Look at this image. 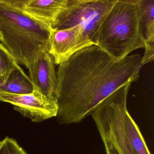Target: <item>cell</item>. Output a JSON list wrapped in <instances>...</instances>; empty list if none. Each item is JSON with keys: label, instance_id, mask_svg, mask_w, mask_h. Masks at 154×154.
Here are the masks:
<instances>
[{"label": "cell", "instance_id": "cell-1", "mask_svg": "<svg viewBox=\"0 0 154 154\" xmlns=\"http://www.w3.org/2000/svg\"><path fill=\"white\" fill-rule=\"evenodd\" d=\"M58 66L56 117L60 125H67L82 122L116 91L136 82L145 65L140 54L118 60L92 45Z\"/></svg>", "mask_w": 154, "mask_h": 154}, {"label": "cell", "instance_id": "cell-2", "mask_svg": "<svg viewBox=\"0 0 154 154\" xmlns=\"http://www.w3.org/2000/svg\"><path fill=\"white\" fill-rule=\"evenodd\" d=\"M51 29L24 11L0 4L1 43L27 69L42 51H49Z\"/></svg>", "mask_w": 154, "mask_h": 154}, {"label": "cell", "instance_id": "cell-3", "mask_svg": "<svg viewBox=\"0 0 154 154\" xmlns=\"http://www.w3.org/2000/svg\"><path fill=\"white\" fill-rule=\"evenodd\" d=\"M96 46L118 60L138 49H144L145 42L139 32L137 5L116 2L99 27Z\"/></svg>", "mask_w": 154, "mask_h": 154}, {"label": "cell", "instance_id": "cell-4", "mask_svg": "<svg viewBox=\"0 0 154 154\" xmlns=\"http://www.w3.org/2000/svg\"><path fill=\"white\" fill-rule=\"evenodd\" d=\"M126 85L101 102L91 114L106 154H135L126 132L125 116L128 110L130 90Z\"/></svg>", "mask_w": 154, "mask_h": 154}, {"label": "cell", "instance_id": "cell-5", "mask_svg": "<svg viewBox=\"0 0 154 154\" xmlns=\"http://www.w3.org/2000/svg\"><path fill=\"white\" fill-rule=\"evenodd\" d=\"M115 0H68L52 29L80 25L88 38L96 46L99 27L115 3Z\"/></svg>", "mask_w": 154, "mask_h": 154}, {"label": "cell", "instance_id": "cell-6", "mask_svg": "<svg viewBox=\"0 0 154 154\" xmlns=\"http://www.w3.org/2000/svg\"><path fill=\"white\" fill-rule=\"evenodd\" d=\"M0 101L13 105L14 110L35 123L56 117L58 113L57 101L51 100L35 89L28 94L0 92Z\"/></svg>", "mask_w": 154, "mask_h": 154}, {"label": "cell", "instance_id": "cell-7", "mask_svg": "<svg viewBox=\"0 0 154 154\" xmlns=\"http://www.w3.org/2000/svg\"><path fill=\"white\" fill-rule=\"evenodd\" d=\"M92 45H94L80 25L51 29L49 51L56 65H60L77 51Z\"/></svg>", "mask_w": 154, "mask_h": 154}, {"label": "cell", "instance_id": "cell-8", "mask_svg": "<svg viewBox=\"0 0 154 154\" xmlns=\"http://www.w3.org/2000/svg\"><path fill=\"white\" fill-rule=\"evenodd\" d=\"M55 65L49 51L45 50L39 54L28 69L33 89L51 100L57 101V77Z\"/></svg>", "mask_w": 154, "mask_h": 154}, {"label": "cell", "instance_id": "cell-9", "mask_svg": "<svg viewBox=\"0 0 154 154\" xmlns=\"http://www.w3.org/2000/svg\"><path fill=\"white\" fill-rule=\"evenodd\" d=\"M137 5L139 32L145 42L143 60L146 65L154 59V0H142Z\"/></svg>", "mask_w": 154, "mask_h": 154}, {"label": "cell", "instance_id": "cell-10", "mask_svg": "<svg viewBox=\"0 0 154 154\" xmlns=\"http://www.w3.org/2000/svg\"><path fill=\"white\" fill-rule=\"evenodd\" d=\"M68 0H32L24 11L30 16L52 28Z\"/></svg>", "mask_w": 154, "mask_h": 154}, {"label": "cell", "instance_id": "cell-11", "mask_svg": "<svg viewBox=\"0 0 154 154\" xmlns=\"http://www.w3.org/2000/svg\"><path fill=\"white\" fill-rule=\"evenodd\" d=\"M33 90V84L30 77L19 65L10 74L6 82L0 86V92L12 94H28Z\"/></svg>", "mask_w": 154, "mask_h": 154}, {"label": "cell", "instance_id": "cell-12", "mask_svg": "<svg viewBox=\"0 0 154 154\" xmlns=\"http://www.w3.org/2000/svg\"><path fill=\"white\" fill-rule=\"evenodd\" d=\"M127 135L135 154H151L138 125L128 110L125 116Z\"/></svg>", "mask_w": 154, "mask_h": 154}, {"label": "cell", "instance_id": "cell-13", "mask_svg": "<svg viewBox=\"0 0 154 154\" xmlns=\"http://www.w3.org/2000/svg\"><path fill=\"white\" fill-rule=\"evenodd\" d=\"M18 65L14 58L0 43V86L6 82L10 74Z\"/></svg>", "mask_w": 154, "mask_h": 154}, {"label": "cell", "instance_id": "cell-14", "mask_svg": "<svg viewBox=\"0 0 154 154\" xmlns=\"http://www.w3.org/2000/svg\"><path fill=\"white\" fill-rule=\"evenodd\" d=\"M2 141L0 154H27L14 139L7 137Z\"/></svg>", "mask_w": 154, "mask_h": 154}, {"label": "cell", "instance_id": "cell-15", "mask_svg": "<svg viewBox=\"0 0 154 154\" xmlns=\"http://www.w3.org/2000/svg\"><path fill=\"white\" fill-rule=\"evenodd\" d=\"M32 0H0V4L24 11L26 5Z\"/></svg>", "mask_w": 154, "mask_h": 154}, {"label": "cell", "instance_id": "cell-16", "mask_svg": "<svg viewBox=\"0 0 154 154\" xmlns=\"http://www.w3.org/2000/svg\"><path fill=\"white\" fill-rule=\"evenodd\" d=\"M116 2L137 5L142 0H115Z\"/></svg>", "mask_w": 154, "mask_h": 154}, {"label": "cell", "instance_id": "cell-17", "mask_svg": "<svg viewBox=\"0 0 154 154\" xmlns=\"http://www.w3.org/2000/svg\"><path fill=\"white\" fill-rule=\"evenodd\" d=\"M2 42V36H1V33H0V43H1Z\"/></svg>", "mask_w": 154, "mask_h": 154}, {"label": "cell", "instance_id": "cell-18", "mask_svg": "<svg viewBox=\"0 0 154 154\" xmlns=\"http://www.w3.org/2000/svg\"><path fill=\"white\" fill-rule=\"evenodd\" d=\"M2 141H0V147H1V146H2Z\"/></svg>", "mask_w": 154, "mask_h": 154}]
</instances>
